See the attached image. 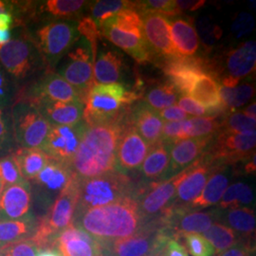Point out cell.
Here are the masks:
<instances>
[{
    "label": "cell",
    "instance_id": "9",
    "mask_svg": "<svg viewBox=\"0 0 256 256\" xmlns=\"http://www.w3.org/2000/svg\"><path fill=\"white\" fill-rule=\"evenodd\" d=\"M59 74L79 92L82 102L94 84L92 48L84 38H80L64 55Z\"/></svg>",
    "mask_w": 256,
    "mask_h": 256
},
{
    "label": "cell",
    "instance_id": "6",
    "mask_svg": "<svg viewBox=\"0 0 256 256\" xmlns=\"http://www.w3.org/2000/svg\"><path fill=\"white\" fill-rule=\"evenodd\" d=\"M171 238L162 223L153 220L148 223L146 229L135 236L99 244L100 256H149L160 254Z\"/></svg>",
    "mask_w": 256,
    "mask_h": 256
},
{
    "label": "cell",
    "instance_id": "33",
    "mask_svg": "<svg viewBox=\"0 0 256 256\" xmlns=\"http://www.w3.org/2000/svg\"><path fill=\"white\" fill-rule=\"evenodd\" d=\"M14 158L25 180H32L46 167L50 158L40 149L19 148L14 153Z\"/></svg>",
    "mask_w": 256,
    "mask_h": 256
},
{
    "label": "cell",
    "instance_id": "29",
    "mask_svg": "<svg viewBox=\"0 0 256 256\" xmlns=\"http://www.w3.org/2000/svg\"><path fill=\"white\" fill-rule=\"evenodd\" d=\"M122 56L117 50H102L93 64V79L96 84H116L122 79Z\"/></svg>",
    "mask_w": 256,
    "mask_h": 256
},
{
    "label": "cell",
    "instance_id": "24",
    "mask_svg": "<svg viewBox=\"0 0 256 256\" xmlns=\"http://www.w3.org/2000/svg\"><path fill=\"white\" fill-rule=\"evenodd\" d=\"M99 28L104 36L115 46L124 50L138 63H144L151 59L152 54L144 36L122 30L108 23H102Z\"/></svg>",
    "mask_w": 256,
    "mask_h": 256
},
{
    "label": "cell",
    "instance_id": "34",
    "mask_svg": "<svg viewBox=\"0 0 256 256\" xmlns=\"http://www.w3.org/2000/svg\"><path fill=\"white\" fill-rule=\"evenodd\" d=\"M36 218L25 220H0V243L3 245L32 238L36 232Z\"/></svg>",
    "mask_w": 256,
    "mask_h": 256
},
{
    "label": "cell",
    "instance_id": "41",
    "mask_svg": "<svg viewBox=\"0 0 256 256\" xmlns=\"http://www.w3.org/2000/svg\"><path fill=\"white\" fill-rule=\"evenodd\" d=\"M135 9L140 14L146 12L160 14L164 16H174L180 14L176 0H147L134 2Z\"/></svg>",
    "mask_w": 256,
    "mask_h": 256
},
{
    "label": "cell",
    "instance_id": "53",
    "mask_svg": "<svg viewBox=\"0 0 256 256\" xmlns=\"http://www.w3.org/2000/svg\"><path fill=\"white\" fill-rule=\"evenodd\" d=\"M14 18L10 14H0V46L8 43L10 40V28L12 26Z\"/></svg>",
    "mask_w": 256,
    "mask_h": 256
},
{
    "label": "cell",
    "instance_id": "27",
    "mask_svg": "<svg viewBox=\"0 0 256 256\" xmlns=\"http://www.w3.org/2000/svg\"><path fill=\"white\" fill-rule=\"evenodd\" d=\"M232 171L228 165H218L208 178L200 194L190 204L192 210H202L218 204L228 188Z\"/></svg>",
    "mask_w": 256,
    "mask_h": 256
},
{
    "label": "cell",
    "instance_id": "13",
    "mask_svg": "<svg viewBox=\"0 0 256 256\" xmlns=\"http://www.w3.org/2000/svg\"><path fill=\"white\" fill-rule=\"evenodd\" d=\"M183 174L184 171L164 182L150 183L138 198V209L148 223L160 218L172 206Z\"/></svg>",
    "mask_w": 256,
    "mask_h": 256
},
{
    "label": "cell",
    "instance_id": "17",
    "mask_svg": "<svg viewBox=\"0 0 256 256\" xmlns=\"http://www.w3.org/2000/svg\"><path fill=\"white\" fill-rule=\"evenodd\" d=\"M142 16L144 36L152 56L158 55L164 60L178 55L172 42L170 22L167 16L154 12H146Z\"/></svg>",
    "mask_w": 256,
    "mask_h": 256
},
{
    "label": "cell",
    "instance_id": "42",
    "mask_svg": "<svg viewBox=\"0 0 256 256\" xmlns=\"http://www.w3.org/2000/svg\"><path fill=\"white\" fill-rule=\"evenodd\" d=\"M224 131L247 134L256 132V120L248 118L243 112H232L221 124Z\"/></svg>",
    "mask_w": 256,
    "mask_h": 256
},
{
    "label": "cell",
    "instance_id": "36",
    "mask_svg": "<svg viewBox=\"0 0 256 256\" xmlns=\"http://www.w3.org/2000/svg\"><path fill=\"white\" fill-rule=\"evenodd\" d=\"M180 94L172 84L166 82L150 88L144 95V102L156 111L176 106Z\"/></svg>",
    "mask_w": 256,
    "mask_h": 256
},
{
    "label": "cell",
    "instance_id": "22",
    "mask_svg": "<svg viewBox=\"0 0 256 256\" xmlns=\"http://www.w3.org/2000/svg\"><path fill=\"white\" fill-rule=\"evenodd\" d=\"M256 64V42L248 41L226 52L223 57L222 72L218 77L220 80L221 78L229 77L240 81L254 74Z\"/></svg>",
    "mask_w": 256,
    "mask_h": 256
},
{
    "label": "cell",
    "instance_id": "61",
    "mask_svg": "<svg viewBox=\"0 0 256 256\" xmlns=\"http://www.w3.org/2000/svg\"><path fill=\"white\" fill-rule=\"evenodd\" d=\"M12 9V4L8 1H1L0 0V14H10Z\"/></svg>",
    "mask_w": 256,
    "mask_h": 256
},
{
    "label": "cell",
    "instance_id": "51",
    "mask_svg": "<svg viewBox=\"0 0 256 256\" xmlns=\"http://www.w3.org/2000/svg\"><path fill=\"white\" fill-rule=\"evenodd\" d=\"M254 200L252 189L247 183L236 182V206L250 207Z\"/></svg>",
    "mask_w": 256,
    "mask_h": 256
},
{
    "label": "cell",
    "instance_id": "15",
    "mask_svg": "<svg viewBox=\"0 0 256 256\" xmlns=\"http://www.w3.org/2000/svg\"><path fill=\"white\" fill-rule=\"evenodd\" d=\"M216 166L203 154L198 162L185 169L182 178L176 188V198L170 208L190 209V204L200 194Z\"/></svg>",
    "mask_w": 256,
    "mask_h": 256
},
{
    "label": "cell",
    "instance_id": "26",
    "mask_svg": "<svg viewBox=\"0 0 256 256\" xmlns=\"http://www.w3.org/2000/svg\"><path fill=\"white\" fill-rule=\"evenodd\" d=\"M171 146L172 142L160 140L150 147L146 158L138 170L146 182H160L165 180L170 165Z\"/></svg>",
    "mask_w": 256,
    "mask_h": 256
},
{
    "label": "cell",
    "instance_id": "25",
    "mask_svg": "<svg viewBox=\"0 0 256 256\" xmlns=\"http://www.w3.org/2000/svg\"><path fill=\"white\" fill-rule=\"evenodd\" d=\"M130 120V124L150 146L162 140L164 120L160 118L158 111L149 108L144 102L138 104L131 113Z\"/></svg>",
    "mask_w": 256,
    "mask_h": 256
},
{
    "label": "cell",
    "instance_id": "43",
    "mask_svg": "<svg viewBox=\"0 0 256 256\" xmlns=\"http://www.w3.org/2000/svg\"><path fill=\"white\" fill-rule=\"evenodd\" d=\"M23 176L19 170L18 165L14 155L0 158V182L4 189L16 184L25 182Z\"/></svg>",
    "mask_w": 256,
    "mask_h": 256
},
{
    "label": "cell",
    "instance_id": "40",
    "mask_svg": "<svg viewBox=\"0 0 256 256\" xmlns=\"http://www.w3.org/2000/svg\"><path fill=\"white\" fill-rule=\"evenodd\" d=\"M133 2L126 0H100L94 1L90 5V16L96 25L100 28L108 19L116 16L122 10L128 9Z\"/></svg>",
    "mask_w": 256,
    "mask_h": 256
},
{
    "label": "cell",
    "instance_id": "56",
    "mask_svg": "<svg viewBox=\"0 0 256 256\" xmlns=\"http://www.w3.org/2000/svg\"><path fill=\"white\" fill-rule=\"evenodd\" d=\"M176 6H178V12H194V10H198V9H200L202 6H204V4L206 3L204 0H196V1H194V0H178L176 1Z\"/></svg>",
    "mask_w": 256,
    "mask_h": 256
},
{
    "label": "cell",
    "instance_id": "37",
    "mask_svg": "<svg viewBox=\"0 0 256 256\" xmlns=\"http://www.w3.org/2000/svg\"><path fill=\"white\" fill-rule=\"evenodd\" d=\"M220 128L221 124L214 116L188 118L184 120L183 140L212 137Z\"/></svg>",
    "mask_w": 256,
    "mask_h": 256
},
{
    "label": "cell",
    "instance_id": "21",
    "mask_svg": "<svg viewBox=\"0 0 256 256\" xmlns=\"http://www.w3.org/2000/svg\"><path fill=\"white\" fill-rule=\"evenodd\" d=\"M212 137L186 138L173 142L170 149V165L165 180L182 173L198 162L207 151Z\"/></svg>",
    "mask_w": 256,
    "mask_h": 256
},
{
    "label": "cell",
    "instance_id": "3",
    "mask_svg": "<svg viewBox=\"0 0 256 256\" xmlns=\"http://www.w3.org/2000/svg\"><path fill=\"white\" fill-rule=\"evenodd\" d=\"M144 189L146 186L135 185L129 176L117 170L100 176L79 180V198L75 212L106 206L129 196L138 200Z\"/></svg>",
    "mask_w": 256,
    "mask_h": 256
},
{
    "label": "cell",
    "instance_id": "64",
    "mask_svg": "<svg viewBox=\"0 0 256 256\" xmlns=\"http://www.w3.org/2000/svg\"><path fill=\"white\" fill-rule=\"evenodd\" d=\"M3 246H4V245H3V244H1V243H0V248L3 247Z\"/></svg>",
    "mask_w": 256,
    "mask_h": 256
},
{
    "label": "cell",
    "instance_id": "12",
    "mask_svg": "<svg viewBox=\"0 0 256 256\" xmlns=\"http://www.w3.org/2000/svg\"><path fill=\"white\" fill-rule=\"evenodd\" d=\"M162 68L167 77V82L172 84L180 95L186 96L200 76L204 74L212 75L210 64L200 57L176 55L164 60Z\"/></svg>",
    "mask_w": 256,
    "mask_h": 256
},
{
    "label": "cell",
    "instance_id": "14",
    "mask_svg": "<svg viewBox=\"0 0 256 256\" xmlns=\"http://www.w3.org/2000/svg\"><path fill=\"white\" fill-rule=\"evenodd\" d=\"M38 54L34 40L26 37L10 39L0 46V64L12 77L25 78L36 66Z\"/></svg>",
    "mask_w": 256,
    "mask_h": 256
},
{
    "label": "cell",
    "instance_id": "8",
    "mask_svg": "<svg viewBox=\"0 0 256 256\" xmlns=\"http://www.w3.org/2000/svg\"><path fill=\"white\" fill-rule=\"evenodd\" d=\"M14 138L23 148L41 149L52 126L30 102L16 100L12 112Z\"/></svg>",
    "mask_w": 256,
    "mask_h": 256
},
{
    "label": "cell",
    "instance_id": "4",
    "mask_svg": "<svg viewBox=\"0 0 256 256\" xmlns=\"http://www.w3.org/2000/svg\"><path fill=\"white\" fill-rule=\"evenodd\" d=\"M79 198V180L74 174L70 183L60 192L46 214L37 220L36 230L32 241L39 250L50 248L52 240L74 221Z\"/></svg>",
    "mask_w": 256,
    "mask_h": 256
},
{
    "label": "cell",
    "instance_id": "30",
    "mask_svg": "<svg viewBox=\"0 0 256 256\" xmlns=\"http://www.w3.org/2000/svg\"><path fill=\"white\" fill-rule=\"evenodd\" d=\"M171 37L176 52L184 57H192L200 48V38L196 28L184 18L169 20Z\"/></svg>",
    "mask_w": 256,
    "mask_h": 256
},
{
    "label": "cell",
    "instance_id": "54",
    "mask_svg": "<svg viewBox=\"0 0 256 256\" xmlns=\"http://www.w3.org/2000/svg\"><path fill=\"white\" fill-rule=\"evenodd\" d=\"M158 114L164 122H178L189 118V115L186 114L178 106H173L165 110H160L158 111Z\"/></svg>",
    "mask_w": 256,
    "mask_h": 256
},
{
    "label": "cell",
    "instance_id": "62",
    "mask_svg": "<svg viewBox=\"0 0 256 256\" xmlns=\"http://www.w3.org/2000/svg\"><path fill=\"white\" fill-rule=\"evenodd\" d=\"M4 191V187H3V185H2V183L0 182V196L2 194V192Z\"/></svg>",
    "mask_w": 256,
    "mask_h": 256
},
{
    "label": "cell",
    "instance_id": "7",
    "mask_svg": "<svg viewBox=\"0 0 256 256\" xmlns=\"http://www.w3.org/2000/svg\"><path fill=\"white\" fill-rule=\"evenodd\" d=\"M79 37L76 22L54 21L39 28L32 40L48 66L54 68Z\"/></svg>",
    "mask_w": 256,
    "mask_h": 256
},
{
    "label": "cell",
    "instance_id": "5",
    "mask_svg": "<svg viewBox=\"0 0 256 256\" xmlns=\"http://www.w3.org/2000/svg\"><path fill=\"white\" fill-rule=\"evenodd\" d=\"M137 94L128 92L122 82L94 84L84 99L82 120L88 126L104 124L122 118L124 106L137 99Z\"/></svg>",
    "mask_w": 256,
    "mask_h": 256
},
{
    "label": "cell",
    "instance_id": "1",
    "mask_svg": "<svg viewBox=\"0 0 256 256\" xmlns=\"http://www.w3.org/2000/svg\"><path fill=\"white\" fill-rule=\"evenodd\" d=\"M72 224L84 230L98 244L110 243L135 236L148 226L133 196L106 206L76 212Z\"/></svg>",
    "mask_w": 256,
    "mask_h": 256
},
{
    "label": "cell",
    "instance_id": "16",
    "mask_svg": "<svg viewBox=\"0 0 256 256\" xmlns=\"http://www.w3.org/2000/svg\"><path fill=\"white\" fill-rule=\"evenodd\" d=\"M150 147L133 126H124L117 148L116 170L126 176L140 170Z\"/></svg>",
    "mask_w": 256,
    "mask_h": 256
},
{
    "label": "cell",
    "instance_id": "35",
    "mask_svg": "<svg viewBox=\"0 0 256 256\" xmlns=\"http://www.w3.org/2000/svg\"><path fill=\"white\" fill-rule=\"evenodd\" d=\"M202 236L214 248L216 254L228 250L242 240L234 230L222 222L214 223L209 229L202 234Z\"/></svg>",
    "mask_w": 256,
    "mask_h": 256
},
{
    "label": "cell",
    "instance_id": "18",
    "mask_svg": "<svg viewBox=\"0 0 256 256\" xmlns=\"http://www.w3.org/2000/svg\"><path fill=\"white\" fill-rule=\"evenodd\" d=\"M39 99L64 102H82L79 92L59 74L54 72H50L42 77L26 94L18 96V100L23 101H36Z\"/></svg>",
    "mask_w": 256,
    "mask_h": 256
},
{
    "label": "cell",
    "instance_id": "50",
    "mask_svg": "<svg viewBox=\"0 0 256 256\" xmlns=\"http://www.w3.org/2000/svg\"><path fill=\"white\" fill-rule=\"evenodd\" d=\"M254 27V18L247 12H242L238 16L234 23L232 24V30L236 36L241 37L250 32Z\"/></svg>",
    "mask_w": 256,
    "mask_h": 256
},
{
    "label": "cell",
    "instance_id": "23",
    "mask_svg": "<svg viewBox=\"0 0 256 256\" xmlns=\"http://www.w3.org/2000/svg\"><path fill=\"white\" fill-rule=\"evenodd\" d=\"M28 102L32 104L50 126H72L82 120L84 102L82 101L64 102L39 99Z\"/></svg>",
    "mask_w": 256,
    "mask_h": 256
},
{
    "label": "cell",
    "instance_id": "19",
    "mask_svg": "<svg viewBox=\"0 0 256 256\" xmlns=\"http://www.w3.org/2000/svg\"><path fill=\"white\" fill-rule=\"evenodd\" d=\"M50 248L62 256H100L98 242L74 224L55 236Z\"/></svg>",
    "mask_w": 256,
    "mask_h": 256
},
{
    "label": "cell",
    "instance_id": "39",
    "mask_svg": "<svg viewBox=\"0 0 256 256\" xmlns=\"http://www.w3.org/2000/svg\"><path fill=\"white\" fill-rule=\"evenodd\" d=\"M88 3L84 0H48L40 6V12L56 18H74L82 14Z\"/></svg>",
    "mask_w": 256,
    "mask_h": 256
},
{
    "label": "cell",
    "instance_id": "49",
    "mask_svg": "<svg viewBox=\"0 0 256 256\" xmlns=\"http://www.w3.org/2000/svg\"><path fill=\"white\" fill-rule=\"evenodd\" d=\"M198 26L202 41L206 46H212L222 36L221 28L218 26L210 24L209 20L202 19Z\"/></svg>",
    "mask_w": 256,
    "mask_h": 256
},
{
    "label": "cell",
    "instance_id": "20",
    "mask_svg": "<svg viewBox=\"0 0 256 256\" xmlns=\"http://www.w3.org/2000/svg\"><path fill=\"white\" fill-rule=\"evenodd\" d=\"M32 191L28 182L12 185L0 196V220H25L34 218L32 214Z\"/></svg>",
    "mask_w": 256,
    "mask_h": 256
},
{
    "label": "cell",
    "instance_id": "52",
    "mask_svg": "<svg viewBox=\"0 0 256 256\" xmlns=\"http://www.w3.org/2000/svg\"><path fill=\"white\" fill-rule=\"evenodd\" d=\"M254 252V246L252 245V242L241 240L216 256H252Z\"/></svg>",
    "mask_w": 256,
    "mask_h": 256
},
{
    "label": "cell",
    "instance_id": "63",
    "mask_svg": "<svg viewBox=\"0 0 256 256\" xmlns=\"http://www.w3.org/2000/svg\"><path fill=\"white\" fill-rule=\"evenodd\" d=\"M160 256V254H152V256Z\"/></svg>",
    "mask_w": 256,
    "mask_h": 256
},
{
    "label": "cell",
    "instance_id": "48",
    "mask_svg": "<svg viewBox=\"0 0 256 256\" xmlns=\"http://www.w3.org/2000/svg\"><path fill=\"white\" fill-rule=\"evenodd\" d=\"M178 106L186 113L188 115H194L196 117H200L204 115H212L210 111L207 110L206 108H204L200 104H198V102L192 100L191 97L183 95L182 97H180L178 101Z\"/></svg>",
    "mask_w": 256,
    "mask_h": 256
},
{
    "label": "cell",
    "instance_id": "45",
    "mask_svg": "<svg viewBox=\"0 0 256 256\" xmlns=\"http://www.w3.org/2000/svg\"><path fill=\"white\" fill-rule=\"evenodd\" d=\"M186 250L192 256H216L214 248L210 243L198 234H188L183 236Z\"/></svg>",
    "mask_w": 256,
    "mask_h": 256
},
{
    "label": "cell",
    "instance_id": "28",
    "mask_svg": "<svg viewBox=\"0 0 256 256\" xmlns=\"http://www.w3.org/2000/svg\"><path fill=\"white\" fill-rule=\"evenodd\" d=\"M74 176L70 166L50 160L46 167L36 176L32 182L48 194H59Z\"/></svg>",
    "mask_w": 256,
    "mask_h": 256
},
{
    "label": "cell",
    "instance_id": "47",
    "mask_svg": "<svg viewBox=\"0 0 256 256\" xmlns=\"http://www.w3.org/2000/svg\"><path fill=\"white\" fill-rule=\"evenodd\" d=\"M12 76L0 64V110L8 106L16 97Z\"/></svg>",
    "mask_w": 256,
    "mask_h": 256
},
{
    "label": "cell",
    "instance_id": "44",
    "mask_svg": "<svg viewBox=\"0 0 256 256\" xmlns=\"http://www.w3.org/2000/svg\"><path fill=\"white\" fill-rule=\"evenodd\" d=\"M77 30L79 32V36L84 38L90 45L93 59L95 61V58L97 56L98 42L102 36L100 28L92 18L88 16L79 20V22L77 23Z\"/></svg>",
    "mask_w": 256,
    "mask_h": 256
},
{
    "label": "cell",
    "instance_id": "10",
    "mask_svg": "<svg viewBox=\"0 0 256 256\" xmlns=\"http://www.w3.org/2000/svg\"><path fill=\"white\" fill-rule=\"evenodd\" d=\"M256 133H232L223 131L212 138L204 154L216 165H228L238 160H248L254 152Z\"/></svg>",
    "mask_w": 256,
    "mask_h": 256
},
{
    "label": "cell",
    "instance_id": "2",
    "mask_svg": "<svg viewBox=\"0 0 256 256\" xmlns=\"http://www.w3.org/2000/svg\"><path fill=\"white\" fill-rule=\"evenodd\" d=\"M122 118L88 126L70 164L79 180H88L116 171V155L124 128Z\"/></svg>",
    "mask_w": 256,
    "mask_h": 256
},
{
    "label": "cell",
    "instance_id": "57",
    "mask_svg": "<svg viewBox=\"0 0 256 256\" xmlns=\"http://www.w3.org/2000/svg\"><path fill=\"white\" fill-rule=\"evenodd\" d=\"M8 133L9 132H8L5 117L3 115V111L0 110V146H2L7 140Z\"/></svg>",
    "mask_w": 256,
    "mask_h": 256
},
{
    "label": "cell",
    "instance_id": "59",
    "mask_svg": "<svg viewBox=\"0 0 256 256\" xmlns=\"http://www.w3.org/2000/svg\"><path fill=\"white\" fill-rule=\"evenodd\" d=\"M246 116H248V118H252V119L256 120V102H254L252 104H250L248 108H246L244 110L243 112Z\"/></svg>",
    "mask_w": 256,
    "mask_h": 256
},
{
    "label": "cell",
    "instance_id": "31",
    "mask_svg": "<svg viewBox=\"0 0 256 256\" xmlns=\"http://www.w3.org/2000/svg\"><path fill=\"white\" fill-rule=\"evenodd\" d=\"M220 86L212 75L204 74L196 79L188 95L209 110L212 115H216L226 110L220 99Z\"/></svg>",
    "mask_w": 256,
    "mask_h": 256
},
{
    "label": "cell",
    "instance_id": "32",
    "mask_svg": "<svg viewBox=\"0 0 256 256\" xmlns=\"http://www.w3.org/2000/svg\"><path fill=\"white\" fill-rule=\"evenodd\" d=\"M220 220H223V224L234 230L242 240L252 242V239H254L256 212L250 207H240L222 210Z\"/></svg>",
    "mask_w": 256,
    "mask_h": 256
},
{
    "label": "cell",
    "instance_id": "60",
    "mask_svg": "<svg viewBox=\"0 0 256 256\" xmlns=\"http://www.w3.org/2000/svg\"><path fill=\"white\" fill-rule=\"evenodd\" d=\"M37 256H62L57 250L54 248H45V250H40L37 254Z\"/></svg>",
    "mask_w": 256,
    "mask_h": 256
},
{
    "label": "cell",
    "instance_id": "46",
    "mask_svg": "<svg viewBox=\"0 0 256 256\" xmlns=\"http://www.w3.org/2000/svg\"><path fill=\"white\" fill-rule=\"evenodd\" d=\"M39 248L30 239L20 240L0 248V256H37Z\"/></svg>",
    "mask_w": 256,
    "mask_h": 256
},
{
    "label": "cell",
    "instance_id": "11",
    "mask_svg": "<svg viewBox=\"0 0 256 256\" xmlns=\"http://www.w3.org/2000/svg\"><path fill=\"white\" fill-rule=\"evenodd\" d=\"M88 124L82 120L75 126H52L42 150L50 160L68 165L70 164L81 144Z\"/></svg>",
    "mask_w": 256,
    "mask_h": 256
},
{
    "label": "cell",
    "instance_id": "55",
    "mask_svg": "<svg viewBox=\"0 0 256 256\" xmlns=\"http://www.w3.org/2000/svg\"><path fill=\"white\" fill-rule=\"evenodd\" d=\"M162 256H189L186 248L183 247L182 245L174 240L173 238L169 239L167 243L165 244L162 252H160Z\"/></svg>",
    "mask_w": 256,
    "mask_h": 256
},
{
    "label": "cell",
    "instance_id": "58",
    "mask_svg": "<svg viewBox=\"0 0 256 256\" xmlns=\"http://www.w3.org/2000/svg\"><path fill=\"white\" fill-rule=\"evenodd\" d=\"M256 170V153H254L247 160V164H245V173L254 174Z\"/></svg>",
    "mask_w": 256,
    "mask_h": 256
},
{
    "label": "cell",
    "instance_id": "38",
    "mask_svg": "<svg viewBox=\"0 0 256 256\" xmlns=\"http://www.w3.org/2000/svg\"><path fill=\"white\" fill-rule=\"evenodd\" d=\"M256 88L252 84L245 82L236 88L220 86L221 102L226 110H236L243 106L254 96Z\"/></svg>",
    "mask_w": 256,
    "mask_h": 256
}]
</instances>
